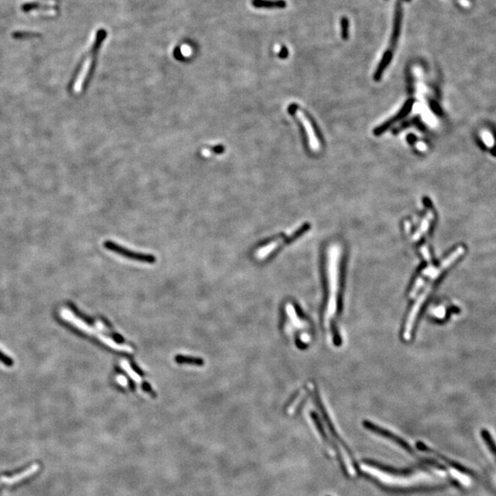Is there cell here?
Masks as SVG:
<instances>
[{"label": "cell", "mask_w": 496, "mask_h": 496, "mask_svg": "<svg viewBox=\"0 0 496 496\" xmlns=\"http://www.w3.org/2000/svg\"><path fill=\"white\" fill-rule=\"evenodd\" d=\"M62 315H63V317L65 318V319H67V321H68V322H70L71 324H73L74 326H77V327H78L80 330H82V331H84V332H86V333H91V334H93V335L98 336V338H99L101 341L103 342V343H105V344L108 345L109 347L112 348L113 349L119 350V351H123V352H127V353H132V352H133V349H132L130 347H129V346H126V345L124 346V345H119V344H117V343L114 341V340H112L111 338H109V337H107L105 335H103L102 333H98L97 329H93L91 326H88L86 323H84L82 320L78 319V318L76 317L75 315L72 314L70 312H68V311H64V312H63V313H62Z\"/></svg>", "instance_id": "4"}, {"label": "cell", "mask_w": 496, "mask_h": 496, "mask_svg": "<svg viewBox=\"0 0 496 496\" xmlns=\"http://www.w3.org/2000/svg\"><path fill=\"white\" fill-rule=\"evenodd\" d=\"M341 251L340 247L333 245L328 250L327 276H328V300L326 302L325 323L326 329L334 343L339 341L336 334V318L339 314V293H340V271H341Z\"/></svg>", "instance_id": "2"}, {"label": "cell", "mask_w": 496, "mask_h": 496, "mask_svg": "<svg viewBox=\"0 0 496 496\" xmlns=\"http://www.w3.org/2000/svg\"><path fill=\"white\" fill-rule=\"evenodd\" d=\"M432 219H433V214H432V212H429V213H428V215H427V216H425V218L423 219L420 230H418V231H417V233H416L415 236H414L415 240H417V238H420L421 236H423V233H424V232L428 229V227H429V223H430V221H431Z\"/></svg>", "instance_id": "11"}, {"label": "cell", "mask_w": 496, "mask_h": 496, "mask_svg": "<svg viewBox=\"0 0 496 496\" xmlns=\"http://www.w3.org/2000/svg\"><path fill=\"white\" fill-rule=\"evenodd\" d=\"M412 104H413V101H412V100H408L406 103H405V105H404V108L402 109V110L399 112L398 115H396L394 118L390 119V120H389L388 122H385V123H384L383 125H382L381 127H379L377 130H375V134H376V135H380V134H382V133L384 132L385 130H387L390 126H391L394 122H397V121L400 120L401 118H403L404 116H405V115H406V114L411 110V109H412Z\"/></svg>", "instance_id": "8"}, {"label": "cell", "mask_w": 496, "mask_h": 496, "mask_svg": "<svg viewBox=\"0 0 496 496\" xmlns=\"http://www.w3.org/2000/svg\"><path fill=\"white\" fill-rule=\"evenodd\" d=\"M105 37H106V32L105 31H99L98 32L97 39H96V41L94 43V46H93V48L91 50V55L84 61L81 68H80V71H79V73L77 74L76 80H75V83H74V90H75V91L81 90L84 88V86L86 85L88 79L90 78V73L92 72L93 67H94V65H95V58H96V55H97V53H98V49H99L100 44L102 43V41H104Z\"/></svg>", "instance_id": "3"}, {"label": "cell", "mask_w": 496, "mask_h": 496, "mask_svg": "<svg viewBox=\"0 0 496 496\" xmlns=\"http://www.w3.org/2000/svg\"><path fill=\"white\" fill-rule=\"evenodd\" d=\"M224 148L222 146H217V147H212L210 149H207L206 151H210L211 153H216V154H221L223 152Z\"/></svg>", "instance_id": "14"}, {"label": "cell", "mask_w": 496, "mask_h": 496, "mask_svg": "<svg viewBox=\"0 0 496 496\" xmlns=\"http://www.w3.org/2000/svg\"><path fill=\"white\" fill-rule=\"evenodd\" d=\"M176 362L179 364H188V365H196V366H202L203 360L202 358H190V357H184V356H178L175 358Z\"/></svg>", "instance_id": "10"}, {"label": "cell", "mask_w": 496, "mask_h": 496, "mask_svg": "<svg viewBox=\"0 0 496 496\" xmlns=\"http://www.w3.org/2000/svg\"><path fill=\"white\" fill-rule=\"evenodd\" d=\"M360 471L368 475L384 487L394 490H412L430 485L436 482V479L430 473L422 470H413L409 472H393L381 468L376 464L363 462L360 464Z\"/></svg>", "instance_id": "1"}, {"label": "cell", "mask_w": 496, "mask_h": 496, "mask_svg": "<svg viewBox=\"0 0 496 496\" xmlns=\"http://www.w3.org/2000/svg\"><path fill=\"white\" fill-rule=\"evenodd\" d=\"M105 247L108 248L109 250H111L113 252L118 253L119 255H122L123 257H128V258H130V259H135V260L141 261V262H147V263H154L155 261V257H153L151 255L132 252V251L126 249V248H123V247H122L119 244H114L113 242L108 241V242L105 243Z\"/></svg>", "instance_id": "7"}, {"label": "cell", "mask_w": 496, "mask_h": 496, "mask_svg": "<svg viewBox=\"0 0 496 496\" xmlns=\"http://www.w3.org/2000/svg\"><path fill=\"white\" fill-rule=\"evenodd\" d=\"M116 382L119 383L120 385H122V387H128V381L122 375H119V376L116 377Z\"/></svg>", "instance_id": "13"}, {"label": "cell", "mask_w": 496, "mask_h": 496, "mask_svg": "<svg viewBox=\"0 0 496 496\" xmlns=\"http://www.w3.org/2000/svg\"><path fill=\"white\" fill-rule=\"evenodd\" d=\"M121 366H122V368H123L124 370H126V371H127V373L130 375V378H131V379H132L135 383H138V384H143L142 378H141V377H140V376H139V375L137 374V373H136L133 369H131L130 364H129V362H128L127 360H122V361H121ZM143 387H144L147 391H150V392H152V393H153V391L151 390V388L149 387V385H147V384H143Z\"/></svg>", "instance_id": "9"}, {"label": "cell", "mask_w": 496, "mask_h": 496, "mask_svg": "<svg viewBox=\"0 0 496 496\" xmlns=\"http://www.w3.org/2000/svg\"><path fill=\"white\" fill-rule=\"evenodd\" d=\"M308 228H310V225L306 224L304 226L300 228L298 231L295 232V234H293L292 236H289V237H285V238H277L276 240H273L272 242H270L268 244L264 245L263 247L259 248L258 250H257L255 253V257L257 259H265L269 257L270 255V253L274 252L276 249H277L279 247V245L283 243H288L289 241H292L294 240V238L298 237L299 236L302 235Z\"/></svg>", "instance_id": "5"}, {"label": "cell", "mask_w": 496, "mask_h": 496, "mask_svg": "<svg viewBox=\"0 0 496 496\" xmlns=\"http://www.w3.org/2000/svg\"><path fill=\"white\" fill-rule=\"evenodd\" d=\"M290 111L295 113L296 117L300 120V122L304 126L305 130L307 132V135H308V139H309L310 147L312 150H318L319 147H320V144H319V141H318L317 135L315 134L314 129H313L311 122L308 120V118L305 116V114L301 111V110H299L296 106L291 107L290 108Z\"/></svg>", "instance_id": "6"}, {"label": "cell", "mask_w": 496, "mask_h": 496, "mask_svg": "<svg viewBox=\"0 0 496 496\" xmlns=\"http://www.w3.org/2000/svg\"><path fill=\"white\" fill-rule=\"evenodd\" d=\"M481 137H482V140H483L484 144H485L487 147H494V143H495V141H494V137L492 136V134H491L489 131H483V132L481 133Z\"/></svg>", "instance_id": "12"}]
</instances>
